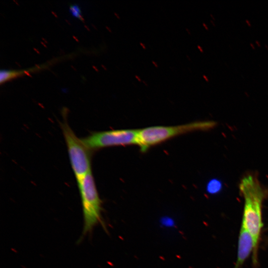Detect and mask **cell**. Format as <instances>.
I'll return each mask as SVG.
<instances>
[{
  "mask_svg": "<svg viewBox=\"0 0 268 268\" xmlns=\"http://www.w3.org/2000/svg\"><path fill=\"white\" fill-rule=\"evenodd\" d=\"M214 125L211 121L195 122L173 126H152L138 130L137 143L144 152L149 147L188 133L207 130Z\"/></svg>",
  "mask_w": 268,
  "mask_h": 268,
  "instance_id": "cell-2",
  "label": "cell"
},
{
  "mask_svg": "<svg viewBox=\"0 0 268 268\" xmlns=\"http://www.w3.org/2000/svg\"><path fill=\"white\" fill-rule=\"evenodd\" d=\"M71 168L77 182L91 172V150L79 139L67 123L62 124Z\"/></svg>",
  "mask_w": 268,
  "mask_h": 268,
  "instance_id": "cell-4",
  "label": "cell"
},
{
  "mask_svg": "<svg viewBox=\"0 0 268 268\" xmlns=\"http://www.w3.org/2000/svg\"><path fill=\"white\" fill-rule=\"evenodd\" d=\"M48 64H44L36 67H32L24 70H1L0 71V83H2L6 80H9L12 78L22 75L24 72L34 71L40 68L47 67Z\"/></svg>",
  "mask_w": 268,
  "mask_h": 268,
  "instance_id": "cell-7",
  "label": "cell"
},
{
  "mask_svg": "<svg viewBox=\"0 0 268 268\" xmlns=\"http://www.w3.org/2000/svg\"><path fill=\"white\" fill-rule=\"evenodd\" d=\"M244 200L243 225L250 233L253 243L252 260L254 266L258 264V250L263 227L262 204L268 191L262 187L256 177L249 175L244 177L239 185Z\"/></svg>",
  "mask_w": 268,
  "mask_h": 268,
  "instance_id": "cell-1",
  "label": "cell"
},
{
  "mask_svg": "<svg viewBox=\"0 0 268 268\" xmlns=\"http://www.w3.org/2000/svg\"><path fill=\"white\" fill-rule=\"evenodd\" d=\"M81 200L83 216L82 235L90 233L101 222V201L92 172L77 182Z\"/></svg>",
  "mask_w": 268,
  "mask_h": 268,
  "instance_id": "cell-3",
  "label": "cell"
},
{
  "mask_svg": "<svg viewBox=\"0 0 268 268\" xmlns=\"http://www.w3.org/2000/svg\"><path fill=\"white\" fill-rule=\"evenodd\" d=\"M70 11L71 14L80 19H83L80 14V10L78 6L76 4H72L69 7Z\"/></svg>",
  "mask_w": 268,
  "mask_h": 268,
  "instance_id": "cell-8",
  "label": "cell"
},
{
  "mask_svg": "<svg viewBox=\"0 0 268 268\" xmlns=\"http://www.w3.org/2000/svg\"><path fill=\"white\" fill-rule=\"evenodd\" d=\"M237 258L234 268H241L253 251L252 238L250 233L242 225L239 234Z\"/></svg>",
  "mask_w": 268,
  "mask_h": 268,
  "instance_id": "cell-6",
  "label": "cell"
},
{
  "mask_svg": "<svg viewBox=\"0 0 268 268\" xmlns=\"http://www.w3.org/2000/svg\"><path fill=\"white\" fill-rule=\"evenodd\" d=\"M138 130L122 129L94 132L81 139L90 150L136 144Z\"/></svg>",
  "mask_w": 268,
  "mask_h": 268,
  "instance_id": "cell-5",
  "label": "cell"
}]
</instances>
